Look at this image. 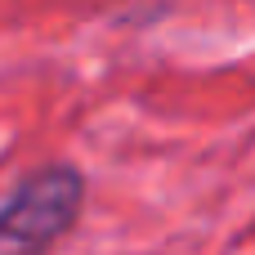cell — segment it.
I'll list each match as a JSON object with an SVG mask.
<instances>
[{"label": "cell", "mask_w": 255, "mask_h": 255, "mask_svg": "<svg viewBox=\"0 0 255 255\" xmlns=\"http://www.w3.org/2000/svg\"><path fill=\"white\" fill-rule=\"evenodd\" d=\"M85 193L90 184L72 161L22 175L0 206V255H49L81 224Z\"/></svg>", "instance_id": "6da1fadb"}]
</instances>
